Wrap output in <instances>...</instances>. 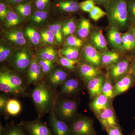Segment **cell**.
I'll return each mask as SVG.
<instances>
[{"label": "cell", "mask_w": 135, "mask_h": 135, "mask_svg": "<svg viewBox=\"0 0 135 135\" xmlns=\"http://www.w3.org/2000/svg\"><path fill=\"white\" fill-rule=\"evenodd\" d=\"M65 44L67 46L79 48L82 46L83 42L82 40L73 35H70L66 39Z\"/></svg>", "instance_id": "obj_40"}, {"label": "cell", "mask_w": 135, "mask_h": 135, "mask_svg": "<svg viewBox=\"0 0 135 135\" xmlns=\"http://www.w3.org/2000/svg\"><path fill=\"white\" fill-rule=\"evenodd\" d=\"M129 135H135V130L134 131L133 133H131V134H129Z\"/></svg>", "instance_id": "obj_53"}, {"label": "cell", "mask_w": 135, "mask_h": 135, "mask_svg": "<svg viewBox=\"0 0 135 135\" xmlns=\"http://www.w3.org/2000/svg\"><path fill=\"white\" fill-rule=\"evenodd\" d=\"M104 8L111 26L119 31L127 28L130 23L128 17L127 0H110Z\"/></svg>", "instance_id": "obj_2"}, {"label": "cell", "mask_w": 135, "mask_h": 135, "mask_svg": "<svg viewBox=\"0 0 135 135\" xmlns=\"http://www.w3.org/2000/svg\"><path fill=\"white\" fill-rule=\"evenodd\" d=\"M11 49L9 46L1 44L0 46V61L1 62L7 60L11 55Z\"/></svg>", "instance_id": "obj_43"}, {"label": "cell", "mask_w": 135, "mask_h": 135, "mask_svg": "<svg viewBox=\"0 0 135 135\" xmlns=\"http://www.w3.org/2000/svg\"><path fill=\"white\" fill-rule=\"evenodd\" d=\"M39 58L44 60L55 62L56 58V53L55 50L51 47H47L40 51Z\"/></svg>", "instance_id": "obj_30"}, {"label": "cell", "mask_w": 135, "mask_h": 135, "mask_svg": "<svg viewBox=\"0 0 135 135\" xmlns=\"http://www.w3.org/2000/svg\"><path fill=\"white\" fill-rule=\"evenodd\" d=\"M49 29L53 32L56 42L59 44L62 43L63 41V35L60 25L56 23L50 25L49 27Z\"/></svg>", "instance_id": "obj_35"}, {"label": "cell", "mask_w": 135, "mask_h": 135, "mask_svg": "<svg viewBox=\"0 0 135 135\" xmlns=\"http://www.w3.org/2000/svg\"><path fill=\"white\" fill-rule=\"evenodd\" d=\"M22 106L18 100L15 99H8L5 112L10 116H15L21 112Z\"/></svg>", "instance_id": "obj_27"}, {"label": "cell", "mask_w": 135, "mask_h": 135, "mask_svg": "<svg viewBox=\"0 0 135 135\" xmlns=\"http://www.w3.org/2000/svg\"><path fill=\"white\" fill-rule=\"evenodd\" d=\"M50 0H35L34 5L36 10L47 11L50 5Z\"/></svg>", "instance_id": "obj_44"}, {"label": "cell", "mask_w": 135, "mask_h": 135, "mask_svg": "<svg viewBox=\"0 0 135 135\" xmlns=\"http://www.w3.org/2000/svg\"><path fill=\"white\" fill-rule=\"evenodd\" d=\"M83 58L86 64L98 68L101 65V53L90 44L84 46Z\"/></svg>", "instance_id": "obj_10"}, {"label": "cell", "mask_w": 135, "mask_h": 135, "mask_svg": "<svg viewBox=\"0 0 135 135\" xmlns=\"http://www.w3.org/2000/svg\"><path fill=\"white\" fill-rule=\"evenodd\" d=\"M5 36L8 40L19 46H24L27 43L26 39L20 30H12L5 32Z\"/></svg>", "instance_id": "obj_23"}, {"label": "cell", "mask_w": 135, "mask_h": 135, "mask_svg": "<svg viewBox=\"0 0 135 135\" xmlns=\"http://www.w3.org/2000/svg\"><path fill=\"white\" fill-rule=\"evenodd\" d=\"M102 127L105 130L110 127H119L113 109L111 107L97 114Z\"/></svg>", "instance_id": "obj_12"}, {"label": "cell", "mask_w": 135, "mask_h": 135, "mask_svg": "<svg viewBox=\"0 0 135 135\" xmlns=\"http://www.w3.org/2000/svg\"><path fill=\"white\" fill-rule=\"evenodd\" d=\"M135 83V77L131 73L123 75L114 85V97L126 92Z\"/></svg>", "instance_id": "obj_11"}, {"label": "cell", "mask_w": 135, "mask_h": 135, "mask_svg": "<svg viewBox=\"0 0 135 135\" xmlns=\"http://www.w3.org/2000/svg\"><path fill=\"white\" fill-rule=\"evenodd\" d=\"M107 36L109 43L114 48L120 51L124 50L122 45V34L119 29L111 26L108 30Z\"/></svg>", "instance_id": "obj_15"}, {"label": "cell", "mask_w": 135, "mask_h": 135, "mask_svg": "<svg viewBox=\"0 0 135 135\" xmlns=\"http://www.w3.org/2000/svg\"><path fill=\"white\" fill-rule=\"evenodd\" d=\"M31 53L26 49H20L10 57V62L17 71L24 72L28 70L32 60Z\"/></svg>", "instance_id": "obj_6"}, {"label": "cell", "mask_w": 135, "mask_h": 135, "mask_svg": "<svg viewBox=\"0 0 135 135\" xmlns=\"http://www.w3.org/2000/svg\"><path fill=\"white\" fill-rule=\"evenodd\" d=\"M55 6L58 11L64 12H76L80 9L76 0H57Z\"/></svg>", "instance_id": "obj_17"}, {"label": "cell", "mask_w": 135, "mask_h": 135, "mask_svg": "<svg viewBox=\"0 0 135 135\" xmlns=\"http://www.w3.org/2000/svg\"><path fill=\"white\" fill-rule=\"evenodd\" d=\"M94 46L99 51L105 52L108 50L106 39L102 30H96L92 32L90 37Z\"/></svg>", "instance_id": "obj_18"}, {"label": "cell", "mask_w": 135, "mask_h": 135, "mask_svg": "<svg viewBox=\"0 0 135 135\" xmlns=\"http://www.w3.org/2000/svg\"><path fill=\"white\" fill-rule=\"evenodd\" d=\"M28 135H54L47 124L38 119L23 122L21 124Z\"/></svg>", "instance_id": "obj_8"}, {"label": "cell", "mask_w": 135, "mask_h": 135, "mask_svg": "<svg viewBox=\"0 0 135 135\" xmlns=\"http://www.w3.org/2000/svg\"><path fill=\"white\" fill-rule=\"evenodd\" d=\"M106 15L105 12L99 7L96 6L94 7L92 11L89 12L90 18L95 21H98Z\"/></svg>", "instance_id": "obj_41"}, {"label": "cell", "mask_w": 135, "mask_h": 135, "mask_svg": "<svg viewBox=\"0 0 135 135\" xmlns=\"http://www.w3.org/2000/svg\"><path fill=\"white\" fill-rule=\"evenodd\" d=\"M53 109L56 117L65 123H71L77 118V104L74 100L60 99Z\"/></svg>", "instance_id": "obj_4"}, {"label": "cell", "mask_w": 135, "mask_h": 135, "mask_svg": "<svg viewBox=\"0 0 135 135\" xmlns=\"http://www.w3.org/2000/svg\"><path fill=\"white\" fill-rule=\"evenodd\" d=\"M62 55L71 60H77L79 55L77 48L67 46L60 51Z\"/></svg>", "instance_id": "obj_31"}, {"label": "cell", "mask_w": 135, "mask_h": 135, "mask_svg": "<svg viewBox=\"0 0 135 135\" xmlns=\"http://www.w3.org/2000/svg\"><path fill=\"white\" fill-rule=\"evenodd\" d=\"M122 39L124 50L135 53V39L130 29L128 32L122 34Z\"/></svg>", "instance_id": "obj_24"}, {"label": "cell", "mask_w": 135, "mask_h": 135, "mask_svg": "<svg viewBox=\"0 0 135 135\" xmlns=\"http://www.w3.org/2000/svg\"><path fill=\"white\" fill-rule=\"evenodd\" d=\"M110 99L102 93L95 98L90 104L91 109L96 114L110 107Z\"/></svg>", "instance_id": "obj_19"}, {"label": "cell", "mask_w": 135, "mask_h": 135, "mask_svg": "<svg viewBox=\"0 0 135 135\" xmlns=\"http://www.w3.org/2000/svg\"><path fill=\"white\" fill-rule=\"evenodd\" d=\"M106 78L104 75L101 74L87 83V88L91 98H94L101 94Z\"/></svg>", "instance_id": "obj_13"}, {"label": "cell", "mask_w": 135, "mask_h": 135, "mask_svg": "<svg viewBox=\"0 0 135 135\" xmlns=\"http://www.w3.org/2000/svg\"><path fill=\"white\" fill-rule=\"evenodd\" d=\"M101 93L109 99H112L114 97V86L110 79L107 78L105 79L102 88Z\"/></svg>", "instance_id": "obj_32"}, {"label": "cell", "mask_w": 135, "mask_h": 135, "mask_svg": "<svg viewBox=\"0 0 135 135\" xmlns=\"http://www.w3.org/2000/svg\"><path fill=\"white\" fill-rule=\"evenodd\" d=\"M131 73L135 77V57L132 59L131 62Z\"/></svg>", "instance_id": "obj_51"}, {"label": "cell", "mask_w": 135, "mask_h": 135, "mask_svg": "<svg viewBox=\"0 0 135 135\" xmlns=\"http://www.w3.org/2000/svg\"><path fill=\"white\" fill-rule=\"evenodd\" d=\"M49 12L47 11H40L36 10L33 12L31 16L32 22L35 24H40L47 18Z\"/></svg>", "instance_id": "obj_33"}, {"label": "cell", "mask_w": 135, "mask_h": 135, "mask_svg": "<svg viewBox=\"0 0 135 135\" xmlns=\"http://www.w3.org/2000/svg\"><path fill=\"white\" fill-rule=\"evenodd\" d=\"M41 37L43 42L49 44H53L55 43L56 40L55 38L53 32L49 29L42 32Z\"/></svg>", "instance_id": "obj_42"}, {"label": "cell", "mask_w": 135, "mask_h": 135, "mask_svg": "<svg viewBox=\"0 0 135 135\" xmlns=\"http://www.w3.org/2000/svg\"><path fill=\"white\" fill-rule=\"evenodd\" d=\"M80 88V84L77 80L69 79L61 86L60 94L64 95H71L78 92Z\"/></svg>", "instance_id": "obj_20"}, {"label": "cell", "mask_w": 135, "mask_h": 135, "mask_svg": "<svg viewBox=\"0 0 135 135\" xmlns=\"http://www.w3.org/2000/svg\"><path fill=\"white\" fill-rule=\"evenodd\" d=\"M43 73L38 60L33 58L28 69L27 82L29 84L38 82L43 76Z\"/></svg>", "instance_id": "obj_14"}, {"label": "cell", "mask_w": 135, "mask_h": 135, "mask_svg": "<svg viewBox=\"0 0 135 135\" xmlns=\"http://www.w3.org/2000/svg\"><path fill=\"white\" fill-rule=\"evenodd\" d=\"M51 87L45 83H40L36 84L31 92L32 100L39 118L53 109L54 98Z\"/></svg>", "instance_id": "obj_1"}, {"label": "cell", "mask_w": 135, "mask_h": 135, "mask_svg": "<svg viewBox=\"0 0 135 135\" xmlns=\"http://www.w3.org/2000/svg\"><path fill=\"white\" fill-rule=\"evenodd\" d=\"M132 59L124 58L108 66V76L112 82H116L123 75L131 73Z\"/></svg>", "instance_id": "obj_7"}, {"label": "cell", "mask_w": 135, "mask_h": 135, "mask_svg": "<svg viewBox=\"0 0 135 135\" xmlns=\"http://www.w3.org/2000/svg\"><path fill=\"white\" fill-rule=\"evenodd\" d=\"M91 24L88 19L83 18L78 24L77 29V34L80 38H86L90 33Z\"/></svg>", "instance_id": "obj_26"}, {"label": "cell", "mask_w": 135, "mask_h": 135, "mask_svg": "<svg viewBox=\"0 0 135 135\" xmlns=\"http://www.w3.org/2000/svg\"><path fill=\"white\" fill-rule=\"evenodd\" d=\"M76 30V25L74 19H71L62 28L63 36H66L71 35L75 32Z\"/></svg>", "instance_id": "obj_36"}, {"label": "cell", "mask_w": 135, "mask_h": 135, "mask_svg": "<svg viewBox=\"0 0 135 135\" xmlns=\"http://www.w3.org/2000/svg\"><path fill=\"white\" fill-rule=\"evenodd\" d=\"M0 90L15 96H20L24 94L26 86L21 77L8 69L3 68L0 72Z\"/></svg>", "instance_id": "obj_3"}, {"label": "cell", "mask_w": 135, "mask_h": 135, "mask_svg": "<svg viewBox=\"0 0 135 135\" xmlns=\"http://www.w3.org/2000/svg\"><path fill=\"white\" fill-rule=\"evenodd\" d=\"M79 72L83 79L87 83L101 74L98 68L86 63H83L80 65Z\"/></svg>", "instance_id": "obj_16"}, {"label": "cell", "mask_w": 135, "mask_h": 135, "mask_svg": "<svg viewBox=\"0 0 135 135\" xmlns=\"http://www.w3.org/2000/svg\"><path fill=\"white\" fill-rule=\"evenodd\" d=\"M37 60L41 68L43 74H47L51 72L54 68V61L44 60L40 58Z\"/></svg>", "instance_id": "obj_38"}, {"label": "cell", "mask_w": 135, "mask_h": 135, "mask_svg": "<svg viewBox=\"0 0 135 135\" xmlns=\"http://www.w3.org/2000/svg\"><path fill=\"white\" fill-rule=\"evenodd\" d=\"M120 56L116 51H107L101 53V65L109 66L120 60Z\"/></svg>", "instance_id": "obj_25"}, {"label": "cell", "mask_w": 135, "mask_h": 135, "mask_svg": "<svg viewBox=\"0 0 135 135\" xmlns=\"http://www.w3.org/2000/svg\"><path fill=\"white\" fill-rule=\"evenodd\" d=\"M8 11L6 4L1 2L0 3V18L1 20H3L6 18Z\"/></svg>", "instance_id": "obj_47"}, {"label": "cell", "mask_w": 135, "mask_h": 135, "mask_svg": "<svg viewBox=\"0 0 135 135\" xmlns=\"http://www.w3.org/2000/svg\"><path fill=\"white\" fill-rule=\"evenodd\" d=\"M8 99L7 97L5 95L2 94L0 96V111L2 113L5 112Z\"/></svg>", "instance_id": "obj_48"}, {"label": "cell", "mask_w": 135, "mask_h": 135, "mask_svg": "<svg viewBox=\"0 0 135 135\" xmlns=\"http://www.w3.org/2000/svg\"><path fill=\"white\" fill-rule=\"evenodd\" d=\"M21 17L17 12L9 10L5 18V25L7 27H11L19 24L22 22Z\"/></svg>", "instance_id": "obj_29"}, {"label": "cell", "mask_w": 135, "mask_h": 135, "mask_svg": "<svg viewBox=\"0 0 135 135\" xmlns=\"http://www.w3.org/2000/svg\"><path fill=\"white\" fill-rule=\"evenodd\" d=\"M0 135H28L21 125L11 123L5 127L0 125Z\"/></svg>", "instance_id": "obj_22"}, {"label": "cell", "mask_w": 135, "mask_h": 135, "mask_svg": "<svg viewBox=\"0 0 135 135\" xmlns=\"http://www.w3.org/2000/svg\"><path fill=\"white\" fill-rule=\"evenodd\" d=\"M32 2L29 1L16 5L15 8L16 12L20 16L27 17L31 16L32 14Z\"/></svg>", "instance_id": "obj_28"}, {"label": "cell", "mask_w": 135, "mask_h": 135, "mask_svg": "<svg viewBox=\"0 0 135 135\" xmlns=\"http://www.w3.org/2000/svg\"><path fill=\"white\" fill-rule=\"evenodd\" d=\"M105 130L108 135H123L119 127H110Z\"/></svg>", "instance_id": "obj_46"}, {"label": "cell", "mask_w": 135, "mask_h": 135, "mask_svg": "<svg viewBox=\"0 0 135 135\" xmlns=\"http://www.w3.org/2000/svg\"><path fill=\"white\" fill-rule=\"evenodd\" d=\"M130 30L131 32H132L133 36H134L135 41V24L132 26V27H131V29H130Z\"/></svg>", "instance_id": "obj_52"}, {"label": "cell", "mask_w": 135, "mask_h": 135, "mask_svg": "<svg viewBox=\"0 0 135 135\" xmlns=\"http://www.w3.org/2000/svg\"><path fill=\"white\" fill-rule=\"evenodd\" d=\"M127 8L129 23L135 24V0H127Z\"/></svg>", "instance_id": "obj_37"}, {"label": "cell", "mask_w": 135, "mask_h": 135, "mask_svg": "<svg viewBox=\"0 0 135 135\" xmlns=\"http://www.w3.org/2000/svg\"><path fill=\"white\" fill-rule=\"evenodd\" d=\"M59 61L63 66L71 70L75 69V65L78 63L77 60H71L62 55L60 56Z\"/></svg>", "instance_id": "obj_39"}, {"label": "cell", "mask_w": 135, "mask_h": 135, "mask_svg": "<svg viewBox=\"0 0 135 135\" xmlns=\"http://www.w3.org/2000/svg\"><path fill=\"white\" fill-rule=\"evenodd\" d=\"M49 125L54 135H71L69 125L56 117L53 109L49 118Z\"/></svg>", "instance_id": "obj_9"}, {"label": "cell", "mask_w": 135, "mask_h": 135, "mask_svg": "<svg viewBox=\"0 0 135 135\" xmlns=\"http://www.w3.org/2000/svg\"><path fill=\"white\" fill-rule=\"evenodd\" d=\"M71 135H97L94 120L86 116L77 118L69 125Z\"/></svg>", "instance_id": "obj_5"}, {"label": "cell", "mask_w": 135, "mask_h": 135, "mask_svg": "<svg viewBox=\"0 0 135 135\" xmlns=\"http://www.w3.org/2000/svg\"><path fill=\"white\" fill-rule=\"evenodd\" d=\"M7 2L9 3L12 5H17L21 3L28 2L30 0H5Z\"/></svg>", "instance_id": "obj_49"}, {"label": "cell", "mask_w": 135, "mask_h": 135, "mask_svg": "<svg viewBox=\"0 0 135 135\" xmlns=\"http://www.w3.org/2000/svg\"><path fill=\"white\" fill-rule=\"evenodd\" d=\"M26 35L34 45H38L40 42L41 36L33 28L27 27L25 31Z\"/></svg>", "instance_id": "obj_34"}, {"label": "cell", "mask_w": 135, "mask_h": 135, "mask_svg": "<svg viewBox=\"0 0 135 135\" xmlns=\"http://www.w3.org/2000/svg\"><path fill=\"white\" fill-rule=\"evenodd\" d=\"M93 1H94L95 3L102 5L105 7V6L108 4L110 0H93Z\"/></svg>", "instance_id": "obj_50"}, {"label": "cell", "mask_w": 135, "mask_h": 135, "mask_svg": "<svg viewBox=\"0 0 135 135\" xmlns=\"http://www.w3.org/2000/svg\"><path fill=\"white\" fill-rule=\"evenodd\" d=\"M95 4L93 0H86L80 3V9L84 12L89 13L95 6Z\"/></svg>", "instance_id": "obj_45"}, {"label": "cell", "mask_w": 135, "mask_h": 135, "mask_svg": "<svg viewBox=\"0 0 135 135\" xmlns=\"http://www.w3.org/2000/svg\"><path fill=\"white\" fill-rule=\"evenodd\" d=\"M68 76V75L65 71L62 69H57L50 75L49 84L54 88L62 86L67 80Z\"/></svg>", "instance_id": "obj_21"}]
</instances>
